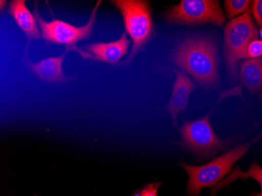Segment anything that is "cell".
Listing matches in <instances>:
<instances>
[{
	"label": "cell",
	"instance_id": "obj_1",
	"mask_svg": "<svg viewBox=\"0 0 262 196\" xmlns=\"http://www.w3.org/2000/svg\"><path fill=\"white\" fill-rule=\"evenodd\" d=\"M173 60L202 86L212 88L219 80V56L217 46L206 37L184 40L175 50Z\"/></svg>",
	"mask_w": 262,
	"mask_h": 196
},
{
	"label": "cell",
	"instance_id": "obj_2",
	"mask_svg": "<svg viewBox=\"0 0 262 196\" xmlns=\"http://www.w3.org/2000/svg\"><path fill=\"white\" fill-rule=\"evenodd\" d=\"M254 141L255 140L237 146L203 166H192L184 162L180 163V166L188 175V196H198L202 189L212 188L217 185L229 175L234 165L245 156Z\"/></svg>",
	"mask_w": 262,
	"mask_h": 196
},
{
	"label": "cell",
	"instance_id": "obj_3",
	"mask_svg": "<svg viewBox=\"0 0 262 196\" xmlns=\"http://www.w3.org/2000/svg\"><path fill=\"white\" fill-rule=\"evenodd\" d=\"M112 4L120 12L126 33L133 40L128 58L122 64H127L142 50L154 33V24L149 2L145 0H113Z\"/></svg>",
	"mask_w": 262,
	"mask_h": 196
},
{
	"label": "cell",
	"instance_id": "obj_4",
	"mask_svg": "<svg viewBox=\"0 0 262 196\" xmlns=\"http://www.w3.org/2000/svg\"><path fill=\"white\" fill-rule=\"evenodd\" d=\"M258 37L250 10L235 17L224 29V57L229 78L236 80L239 60L245 59L249 44Z\"/></svg>",
	"mask_w": 262,
	"mask_h": 196
},
{
	"label": "cell",
	"instance_id": "obj_5",
	"mask_svg": "<svg viewBox=\"0 0 262 196\" xmlns=\"http://www.w3.org/2000/svg\"><path fill=\"white\" fill-rule=\"evenodd\" d=\"M210 113L196 120L186 121L179 129V145L203 159H210L225 149L230 141L219 139L210 122Z\"/></svg>",
	"mask_w": 262,
	"mask_h": 196
},
{
	"label": "cell",
	"instance_id": "obj_6",
	"mask_svg": "<svg viewBox=\"0 0 262 196\" xmlns=\"http://www.w3.org/2000/svg\"><path fill=\"white\" fill-rule=\"evenodd\" d=\"M168 23L178 25H200L210 23L222 26L225 14L217 0H182L180 4L170 7L164 13Z\"/></svg>",
	"mask_w": 262,
	"mask_h": 196
},
{
	"label": "cell",
	"instance_id": "obj_7",
	"mask_svg": "<svg viewBox=\"0 0 262 196\" xmlns=\"http://www.w3.org/2000/svg\"><path fill=\"white\" fill-rule=\"evenodd\" d=\"M102 1L101 0L97 3L88 23L81 27H76L68 22L57 19L46 21L39 15L36 7L34 10V15L39 24L42 38L46 41L51 43L64 44L73 49L76 42L88 39L91 36L96 21V13Z\"/></svg>",
	"mask_w": 262,
	"mask_h": 196
},
{
	"label": "cell",
	"instance_id": "obj_8",
	"mask_svg": "<svg viewBox=\"0 0 262 196\" xmlns=\"http://www.w3.org/2000/svg\"><path fill=\"white\" fill-rule=\"evenodd\" d=\"M176 79L173 82V92L170 96L166 110L170 113L173 119V124L178 126L177 116L182 112H185L188 107L190 94L195 90V84L183 72L174 71Z\"/></svg>",
	"mask_w": 262,
	"mask_h": 196
},
{
	"label": "cell",
	"instance_id": "obj_9",
	"mask_svg": "<svg viewBox=\"0 0 262 196\" xmlns=\"http://www.w3.org/2000/svg\"><path fill=\"white\" fill-rule=\"evenodd\" d=\"M129 44L130 42L127 39L126 32H124L117 40L110 42H95L86 46L84 49L93 54L94 58L116 64L127 54Z\"/></svg>",
	"mask_w": 262,
	"mask_h": 196
},
{
	"label": "cell",
	"instance_id": "obj_10",
	"mask_svg": "<svg viewBox=\"0 0 262 196\" xmlns=\"http://www.w3.org/2000/svg\"><path fill=\"white\" fill-rule=\"evenodd\" d=\"M72 48L66 50V53L59 57H48L40 60L39 62L32 63L28 60L26 55V61L31 70L35 73L39 79L50 82H64L67 78L64 76L62 71V62L67 53Z\"/></svg>",
	"mask_w": 262,
	"mask_h": 196
},
{
	"label": "cell",
	"instance_id": "obj_11",
	"mask_svg": "<svg viewBox=\"0 0 262 196\" xmlns=\"http://www.w3.org/2000/svg\"><path fill=\"white\" fill-rule=\"evenodd\" d=\"M8 13L14 17L17 26L27 35L29 41L40 38L37 20L26 7L25 0H12L9 5Z\"/></svg>",
	"mask_w": 262,
	"mask_h": 196
},
{
	"label": "cell",
	"instance_id": "obj_12",
	"mask_svg": "<svg viewBox=\"0 0 262 196\" xmlns=\"http://www.w3.org/2000/svg\"><path fill=\"white\" fill-rule=\"evenodd\" d=\"M239 76L249 92H257L262 86V57L244 60L241 64Z\"/></svg>",
	"mask_w": 262,
	"mask_h": 196
},
{
	"label": "cell",
	"instance_id": "obj_13",
	"mask_svg": "<svg viewBox=\"0 0 262 196\" xmlns=\"http://www.w3.org/2000/svg\"><path fill=\"white\" fill-rule=\"evenodd\" d=\"M249 178H252L258 183L261 191H260V194H257V196H262V168L260 167L258 163L256 161L251 165L247 171H242L241 168L238 167V166L235 167V169L230 172L227 177H225L217 185L211 188L210 194H211V196H215L216 193L219 191V190L225 188V187L229 186L236 180H247Z\"/></svg>",
	"mask_w": 262,
	"mask_h": 196
},
{
	"label": "cell",
	"instance_id": "obj_14",
	"mask_svg": "<svg viewBox=\"0 0 262 196\" xmlns=\"http://www.w3.org/2000/svg\"><path fill=\"white\" fill-rule=\"evenodd\" d=\"M251 4L249 0H225L224 5L228 18L232 19L249 11Z\"/></svg>",
	"mask_w": 262,
	"mask_h": 196
},
{
	"label": "cell",
	"instance_id": "obj_15",
	"mask_svg": "<svg viewBox=\"0 0 262 196\" xmlns=\"http://www.w3.org/2000/svg\"><path fill=\"white\" fill-rule=\"evenodd\" d=\"M262 56V40L252 41L249 44L246 52L245 59L258 58Z\"/></svg>",
	"mask_w": 262,
	"mask_h": 196
},
{
	"label": "cell",
	"instance_id": "obj_16",
	"mask_svg": "<svg viewBox=\"0 0 262 196\" xmlns=\"http://www.w3.org/2000/svg\"><path fill=\"white\" fill-rule=\"evenodd\" d=\"M251 13L256 22L262 27V0H254L251 2Z\"/></svg>",
	"mask_w": 262,
	"mask_h": 196
},
{
	"label": "cell",
	"instance_id": "obj_17",
	"mask_svg": "<svg viewBox=\"0 0 262 196\" xmlns=\"http://www.w3.org/2000/svg\"><path fill=\"white\" fill-rule=\"evenodd\" d=\"M162 184H163L162 181L147 184L144 188L141 189L142 196H158V190Z\"/></svg>",
	"mask_w": 262,
	"mask_h": 196
},
{
	"label": "cell",
	"instance_id": "obj_18",
	"mask_svg": "<svg viewBox=\"0 0 262 196\" xmlns=\"http://www.w3.org/2000/svg\"><path fill=\"white\" fill-rule=\"evenodd\" d=\"M131 196H142V193H141V189H138L136 191H134L131 194Z\"/></svg>",
	"mask_w": 262,
	"mask_h": 196
},
{
	"label": "cell",
	"instance_id": "obj_19",
	"mask_svg": "<svg viewBox=\"0 0 262 196\" xmlns=\"http://www.w3.org/2000/svg\"><path fill=\"white\" fill-rule=\"evenodd\" d=\"M7 5V1H0V9H1V11H3L4 9V6Z\"/></svg>",
	"mask_w": 262,
	"mask_h": 196
},
{
	"label": "cell",
	"instance_id": "obj_20",
	"mask_svg": "<svg viewBox=\"0 0 262 196\" xmlns=\"http://www.w3.org/2000/svg\"><path fill=\"white\" fill-rule=\"evenodd\" d=\"M259 98H260V102L262 103V86L260 88V91H259Z\"/></svg>",
	"mask_w": 262,
	"mask_h": 196
},
{
	"label": "cell",
	"instance_id": "obj_21",
	"mask_svg": "<svg viewBox=\"0 0 262 196\" xmlns=\"http://www.w3.org/2000/svg\"><path fill=\"white\" fill-rule=\"evenodd\" d=\"M260 37H261V39H262V27H261V29H260Z\"/></svg>",
	"mask_w": 262,
	"mask_h": 196
}]
</instances>
